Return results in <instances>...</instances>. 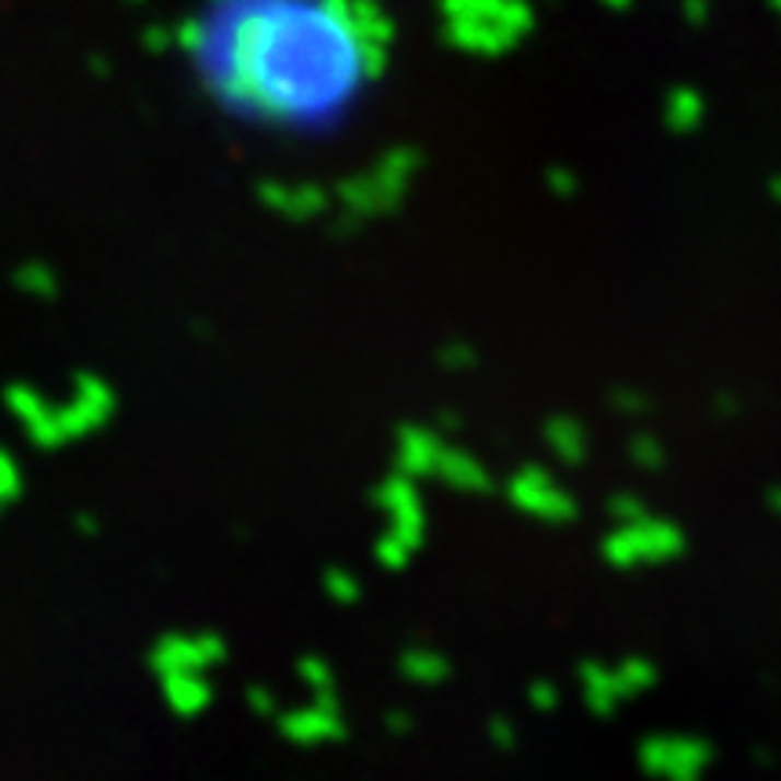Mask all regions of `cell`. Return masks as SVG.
Instances as JSON below:
<instances>
[{
	"label": "cell",
	"mask_w": 781,
	"mask_h": 781,
	"mask_svg": "<svg viewBox=\"0 0 781 781\" xmlns=\"http://www.w3.org/2000/svg\"><path fill=\"white\" fill-rule=\"evenodd\" d=\"M536 30V11L528 0H481L456 15H445V44L464 55L503 58Z\"/></svg>",
	"instance_id": "cell-1"
},
{
	"label": "cell",
	"mask_w": 781,
	"mask_h": 781,
	"mask_svg": "<svg viewBox=\"0 0 781 781\" xmlns=\"http://www.w3.org/2000/svg\"><path fill=\"white\" fill-rule=\"evenodd\" d=\"M684 547H688V539H684L680 525H673L669 517L648 514L644 521H633V525H615L611 536L601 543V553H605L611 568L633 572V568L677 561Z\"/></svg>",
	"instance_id": "cell-2"
},
{
	"label": "cell",
	"mask_w": 781,
	"mask_h": 781,
	"mask_svg": "<svg viewBox=\"0 0 781 781\" xmlns=\"http://www.w3.org/2000/svg\"><path fill=\"white\" fill-rule=\"evenodd\" d=\"M713 749L691 735H648L637 745V763L655 781H702Z\"/></svg>",
	"instance_id": "cell-3"
},
{
	"label": "cell",
	"mask_w": 781,
	"mask_h": 781,
	"mask_svg": "<svg viewBox=\"0 0 781 781\" xmlns=\"http://www.w3.org/2000/svg\"><path fill=\"white\" fill-rule=\"evenodd\" d=\"M506 500H511L521 514L543 521V525H568L579 506L572 500V492L536 464H525L521 470H514L511 481H506Z\"/></svg>",
	"instance_id": "cell-4"
},
{
	"label": "cell",
	"mask_w": 781,
	"mask_h": 781,
	"mask_svg": "<svg viewBox=\"0 0 781 781\" xmlns=\"http://www.w3.org/2000/svg\"><path fill=\"white\" fill-rule=\"evenodd\" d=\"M420 171V152L417 149H395L381 160V171L376 177H365V182H354L345 188L348 203L362 214H381L391 210L401 199V193L409 188V182Z\"/></svg>",
	"instance_id": "cell-5"
},
{
	"label": "cell",
	"mask_w": 781,
	"mask_h": 781,
	"mask_svg": "<svg viewBox=\"0 0 781 781\" xmlns=\"http://www.w3.org/2000/svg\"><path fill=\"white\" fill-rule=\"evenodd\" d=\"M434 475L442 478L448 489H456V492H464V496H485V492L492 489L489 470H485L481 459L475 453H467V448L445 445L442 456H438Z\"/></svg>",
	"instance_id": "cell-6"
},
{
	"label": "cell",
	"mask_w": 781,
	"mask_h": 781,
	"mask_svg": "<svg viewBox=\"0 0 781 781\" xmlns=\"http://www.w3.org/2000/svg\"><path fill=\"white\" fill-rule=\"evenodd\" d=\"M579 688H583L586 709L594 716H611L626 698L619 688V677H615V666H605V662H579Z\"/></svg>",
	"instance_id": "cell-7"
},
{
	"label": "cell",
	"mask_w": 781,
	"mask_h": 781,
	"mask_svg": "<svg viewBox=\"0 0 781 781\" xmlns=\"http://www.w3.org/2000/svg\"><path fill=\"white\" fill-rule=\"evenodd\" d=\"M384 503L391 506V514H395L398 539H406L409 547H417L423 536V506H420L417 489H412V481L409 478L391 481L384 489Z\"/></svg>",
	"instance_id": "cell-8"
},
{
	"label": "cell",
	"mask_w": 781,
	"mask_h": 781,
	"mask_svg": "<svg viewBox=\"0 0 781 781\" xmlns=\"http://www.w3.org/2000/svg\"><path fill=\"white\" fill-rule=\"evenodd\" d=\"M662 124H666L673 135H695V130L706 124V98H702V91L691 88V84L669 88L666 102H662Z\"/></svg>",
	"instance_id": "cell-9"
},
{
	"label": "cell",
	"mask_w": 781,
	"mask_h": 781,
	"mask_svg": "<svg viewBox=\"0 0 781 781\" xmlns=\"http://www.w3.org/2000/svg\"><path fill=\"white\" fill-rule=\"evenodd\" d=\"M543 442H547L550 453L568 467H579L590 453L586 428L575 417H564V412H558V417H550L543 423Z\"/></svg>",
	"instance_id": "cell-10"
},
{
	"label": "cell",
	"mask_w": 781,
	"mask_h": 781,
	"mask_svg": "<svg viewBox=\"0 0 781 781\" xmlns=\"http://www.w3.org/2000/svg\"><path fill=\"white\" fill-rule=\"evenodd\" d=\"M442 442H438V434L431 431H420V428H409L401 431V470H406V478H423V475H434L438 467V456H442Z\"/></svg>",
	"instance_id": "cell-11"
},
{
	"label": "cell",
	"mask_w": 781,
	"mask_h": 781,
	"mask_svg": "<svg viewBox=\"0 0 781 781\" xmlns=\"http://www.w3.org/2000/svg\"><path fill=\"white\" fill-rule=\"evenodd\" d=\"M615 677H619V688H622V698H637V695H644L655 688V680H658V673L655 666H651L648 658H622L619 666H615Z\"/></svg>",
	"instance_id": "cell-12"
},
{
	"label": "cell",
	"mask_w": 781,
	"mask_h": 781,
	"mask_svg": "<svg viewBox=\"0 0 781 781\" xmlns=\"http://www.w3.org/2000/svg\"><path fill=\"white\" fill-rule=\"evenodd\" d=\"M401 669H406V677L420 680V684H438V680H445L448 662L438 655V651L417 648V651H409V655L401 658Z\"/></svg>",
	"instance_id": "cell-13"
},
{
	"label": "cell",
	"mask_w": 781,
	"mask_h": 781,
	"mask_svg": "<svg viewBox=\"0 0 781 781\" xmlns=\"http://www.w3.org/2000/svg\"><path fill=\"white\" fill-rule=\"evenodd\" d=\"M626 453H630L633 464L641 467V470H648V475H655V470L666 467V445H662L658 438L648 434V431L633 434L630 445H626Z\"/></svg>",
	"instance_id": "cell-14"
},
{
	"label": "cell",
	"mask_w": 781,
	"mask_h": 781,
	"mask_svg": "<svg viewBox=\"0 0 781 781\" xmlns=\"http://www.w3.org/2000/svg\"><path fill=\"white\" fill-rule=\"evenodd\" d=\"M608 514L611 521H619V525H633V521H644L651 511L637 492H615L608 500Z\"/></svg>",
	"instance_id": "cell-15"
},
{
	"label": "cell",
	"mask_w": 781,
	"mask_h": 781,
	"mask_svg": "<svg viewBox=\"0 0 781 781\" xmlns=\"http://www.w3.org/2000/svg\"><path fill=\"white\" fill-rule=\"evenodd\" d=\"M438 362H442L445 370H453V373H470L478 365V351L470 345L453 340V345H445L442 351H438Z\"/></svg>",
	"instance_id": "cell-16"
},
{
	"label": "cell",
	"mask_w": 781,
	"mask_h": 781,
	"mask_svg": "<svg viewBox=\"0 0 781 781\" xmlns=\"http://www.w3.org/2000/svg\"><path fill=\"white\" fill-rule=\"evenodd\" d=\"M561 702V691L553 680H532L528 684V706L539 709V713H550V709H558Z\"/></svg>",
	"instance_id": "cell-17"
},
{
	"label": "cell",
	"mask_w": 781,
	"mask_h": 781,
	"mask_svg": "<svg viewBox=\"0 0 781 781\" xmlns=\"http://www.w3.org/2000/svg\"><path fill=\"white\" fill-rule=\"evenodd\" d=\"M611 406L622 412V417H641V412H648V398L641 395V391H633V387H615L611 391Z\"/></svg>",
	"instance_id": "cell-18"
},
{
	"label": "cell",
	"mask_w": 781,
	"mask_h": 781,
	"mask_svg": "<svg viewBox=\"0 0 781 781\" xmlns=\"http://www.w3.org/2000/svg\"><path fill=\"white\" fill-rule=\"evenodd\" d=\"M489 742L496 745V749L511 753L514 745H517V727H514L506 716H492V720H489Z\"/></svg>",
	"instance_id": "cell-19"
},
{
	"label": "cell",
	"mask_w": 781,
	"mask_h": 781,
	"mask_svg": "<svg viewBox=\"0 0 781 781\" xmlns=\"http://www.w3.org/2000/svg\"><path fill=\"white\" fill-rule=\"evenodd\" d=\"M547 188L553 196H561V199H572L579 193V177L572 171H564V167H550L547 171Z\"/></svg>",
	"instance_id": "cell-20"
},
{
	"label": "cell",
	"mask_w": 781,
	"mask_h": 781,
	"mask_svg": "<svg viewBox=\"0 0 781 781\" xmlns=\"http://www.w3.org/2000/svg\"><path fill=\"white\" fill-rule=\"evenodd\" d=\"M684 19H688V26L702 30L709 22V0H684Z\"/></svg>",
	"instance_id": "cell-21"
},
{
	"label": "cell",
	"mask_w": 781,
	"mask_h": 781,
	"mask_svg": "<svg viewBox=\"0 0 781 781\" xmlns=\"http://www.w3.org/2000/svg\"><path fill=\"white\" fill-rule=\"evenodd\" d=\"M470 4H481V0H442V15H453V11L470 8Z\"/></svg>",
	"instance_id": "cell-22"
},
{
	"label": "cell",
	"mask_w": 781,
	"mask_h": 781,
	"mask_svg": "<svg viewBox=\"0 0 781 781\" xmlns=\"http://www.w3.org/2000/svg\"><path fill=\"white\" fill-rule=\"evenodd\" d=\"M767 506L781 517V485H774V489H767Z\"/></svg>",
	"instance_id": "cell-23"
},
{
	"label": "cell",
	"mask_w": 781,
	"mask_h": 781,
	"mask_svg": "<svg viewBox=\"0 0 781 781\" xmlns=\"http://www.w3.org/2000/svg\"><path fill=\"white\" fill-rule=\"evenodd\" d=\"M601 8H608V11H630L633 8V0H597Z\"/></svg>",
	"instance_id": "cell-24"
},
{
	"label": "cell",
	"mask_w": 781,
	"mask_h": 781,
	"mask_svg": "<svg viewBox=\"0 0 781 781\" xmlns=\"http://www.w3.org/2000/svg\"><path fill=\"white\" fill-rule=\"evenodd\" d=\"M716 412H735V398H724V395H716Z\"/></svg>",
	"instance_id": "cell-25"
},
{
	"label": "cell",
	"mask_w": 781,
	"mask_h": 781,
	"mask_svg": "<svg viewBox=\"0 0 781 781\" xmlns=\"http://www.w3.org/2000/svg\"><path fill=\"white\" fill-rule=\"evenodd\" d=\"M767 188H771V199H774V203H781V174H774L771 185H767Z\"/></svg>",
	"instance_id": "cell-26"
},
{
	"label": "cell",
	"mask_w": 781,
	"mask_h": 781,
	"mask_svg": "<svg viewBox=\"0 0 781 781\" xmlns=\"http://www.w3.org/2000/svg\"><path fill=\"white\" fill-rule=\"evenodd\" d=\"M771 8H774V11H781V0H771Z\"/></svg>",
	"instance_id": "cell-27"
}]
</instances>
